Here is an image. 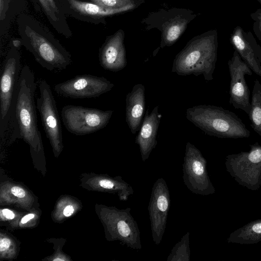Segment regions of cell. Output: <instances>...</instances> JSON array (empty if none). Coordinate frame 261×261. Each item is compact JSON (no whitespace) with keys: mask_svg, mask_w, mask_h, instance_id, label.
<instances>
[{"mask_svg":"<svg viewBox=\"0 0 261 261\" xmlns=\"http://www.w3.org/2000/svg\"><path fill=\"white\" fill-rule=\"evenodd\" d=\"M35 80L30 67L23 66L13 99L7 135L12 140L23 139L33 151L38 152L42 150V142L35 103Z\"/></svg>","mask_w":261,"mask_h":261,"instance_id":"1","label":"cell"},{"mask_svg":"<svg viewBox=\"0 0 261 261\" xmlns=\"http://www.w3.org/2000/svg\"><path fill=\"white\" fill-rule=\"evenodd\" d=\"M217 49L216 30L196 36L176 55L171 71L181 76L202 75L205 81H212L217 60Z\"/></svg>","mask_w":261,"mask_h":261,"instance_id":"2","label":"cell"},{"mask_svg":"<svg viewBox=\"0 0 261 261\" xmlns=\"http://www.w3.org/2000/svg\"><path fill=\"white\" fill-rule=\"evenodd\" d=\"M186 118L205 134L221 138H248L250 131L233 112L221 107L200 105L189 108Z\"/></svg>","mask_w":261,"mask_h":261,"instance_id":"3","label":"cell"},{"mask_svg":"<svg viewBox=\"0 0 261 261\" xmlns=\"http://www.w3.org/2000/svg\"><path fill=\"white\" fill-rule=\"evenodd\" d=\"M196 16L193 11L186 8H162L149 13L141 23L146 30L155 29L161 32L160 47L163 48L173 45Z\"/></svg>","mask_w":261,"mask_h":261,"instance_id":"4","label":"cell"},{"mask_svg":"<svg viewBox=\"0 0 261 261\" xmlns=\"http://www.w3.org/2000/svg\"><path fill=\"white\" fill-rule=\"evenodd\" d=\"M114 112L81 106L66 105L61 110V118L70 133L83 136L95 133L105 127Z\"/></svg>","mask_w":261,"mask_h":261,"instance_id":"5","label":"cell"},{"mask_svg":"<svg viewBox=\"0 0 261 261\" xmlns=\"http://www.w3.org/2000/svg\"><path fill=\"white\" fill-rule=\"evenodd\" d=\"M21 70L20 57L15 49L8 54L2 67L0 83V137L7 135L13 99Z\"/></svg>","mask_w":261,"mask_h":261,"instance_id":"6","label":"cell"},{"mask_svg":"<svg viewBox=\"0 0 261 261\" xmlns=\"http://www.w3.org/2000/svg\"><path fill=\"white\" fill-rule=\"evenodd\" d=\"M25 45L34 55L36 61L48 71L57 72L71 64V56L59 44L28 29Z\"/></svg>","mask_w":261,"mask_h":261,"instance_id":"7","label":"cell"},{"mask_svg":"<svg viewBox=\"0 0 261 261\" xmlns=\"http://www.w3.org/2000/svg\"><path fill=\"white\" fill-rule=\"evenodd\" d=\"M40 95L37 99V109L43 129L54 151L58 153L63 148L62 126L56 101L50 86L43 80L39 86Z\"/></svg>","mask_w":261,"mask_h":261,"instance_id":"8","label":"cell"},{"mask_svg":"<svg viewBox=\"0 0 261 261\" xmlns=\"http://www.w3.org/2000/svg\"><path fill=\"white\" fill-rule=\"evenodd\" d=\"M206 165V160L200 150L188 142L182 164V179L187 188L194 194L207 195L214 191L207 173Z\"/></svg>","mask_w":261,"mask_h":261,"instance_id":"9","label":"cell"},{"mask_svg":"<svg viewBox=\"0 0 261 261\" xmlns=\"http://www.w3.org/2000/svg\"><path fill=\"white\" fill-rule=\"evenodd\" d=\"M114 87V84L103 76L85 74L56 84L54 90L60 96L82 99L98 97Z\"/></svg>","mask_w":261,"mask_h":261,"instance_id":"10","label":"cell"},{"mask_svg":"<svg viewBox=\"0 0 261 261\" xmlns=\"http://www.w3.org/2000/svg\"><path fill=\"white\" fill-rule=\"evenodd\" d=\"M131 208H109L107 225L110 238L132 249L140 250L142 245L138 224L130 214Z\"/></svg>","mask_w":261,"mask_h":261,"instance_id":"11","label":"cell"},{"mask_svg":"<svg viewBox=\"0 0 261 261\" xmlns=\"http://www.w3.org/2000/svg\"><path fill=\"white\" fill-rule=\"evenodd\" d=\"M170 207L168 186L163 178H159L153 185L148 206L152 240L155 245H159L162 240Z\"/></svg>","mask_w":261,"mask_h":261,"instance_id":"12","label":"cell"},{"mask_svg":"<svg viewBox=\"0 0 261 261\" xmlns=\"http://www.w3.org/2000/svg\"><path fill=\"white\" fill-rule=\"evenodd\" d=\"M230 76L229 103L236 109L248 114L250 109V90L246 82V75H251L252 71L234 50L228 61Z\"/></svg>","mask_w":261,"mask_h":261,"instance_id":"13","label":"cell"},{"mask_svg":"<svg viewBox=\"0 0 261 261\" xmlns=\"http://www.w3.org/2000/svg\"><path fill=\"white\" fill-rule=\"evenodd\" d=\"M230 41L242 59L261 77V47L252 33L237 26L230 35Z\"/></svg>","mask_w":261,"mask_h":261,"instance_id":"14","label":"cell"},{"mask_svg":"<svg viewBox=\"0 0 261 261\" xmlns=\"http://www.w3.org/2000/svg\"><path fill=\"white\" fill-rule=\"evenodd\" d=\"M124 32L122 29L107 37L99 51V61L102 68L112 72L124 69L127 65L124 45Z\"/></svg>","mask_w":261,"mask_h":261,"instance_id":"15","label":"cell"},{"mask_svg":"<svg viewBox=\"0 0 261 261\" xmlns=\"http://www.w3.org/2000/svg\"><path fill=\"white\" fill-rule=\"evenodd\" d=\"M158 110L159 106H156L150 113L148 110L146 111L135 139V143L139 146L141 159L144 162L149 158L150 153L158 144V131L162 118Z\"/></svg>","mask_w":261,"mask_h":261,"instance_id":"16","label":"cell"},{"mask_svg":"<svg viewBox=\"0 0 261 261\" xmlns=\"http://www.w3.org/2000/svg\"><path fill=\"white\" fill-rule=\"evenodd\" d=\"M145 91L143 85L137 84L126 96L125 121L133 134L139 130L145 113Z\"/></svg>","mask_w":261,"mask_h":261,"instance_id":"17","label":"cell"},{"mask_svg":"<svg viewBox=\"0 0 261 261\" xmlns=\"http://www.w3.org/2000/svg\"><path fill=\"white\" fill-rule=\"evenodd\" d=\"M70 7L81 14L95 18H101L125 13L134 10L132 8L109 9L94 3L79 0H67Z\"/></svg>","mask_w":261,"mask_h":261,"instance_id":"18","label":"cell"},{"mask_svg":"<svg viewBox=\"0 0 261 261\" xmlns=\"http://www.w3.org/2000/svg\"><path fill=\"white\" fill-rule=\"evenodd\" d=\"M248 115L251 127L261 136V84L257 80L254 83L250 109Z\"/></svg>","mask_w":261,"mask_h":261,"instance_id":"19","label":"cell"},{"mask_svg":"<svg viewBox=\"0 0 261 261\" xmlns=\"http://www.w3.org/2000/svg\"><path fill=\"white\" fill-rule=\"evenodd\" d=\"M190 233L187 232L172 248L167 261H189L190 256Z\"/></svg>","mask_w":261,"mask_h":261,"instance_id":"20","label":"cell"},{"mask_svg":"<svg viewBox=\"0 0 261 261\" xmlns=\"http://www.w3.org/2000/svg\"><path fill=\"white\" fill-rule=\"evenodd\" d=\"M94 4L109 9L137 8L145 2L140 0H90Z\"/></svg>","mask_w":261,"mask_h":261,"instance_id":"21","label":"cell"},{"mask_svg":"<svg viewBox=\"0 0 261 261\" xmlns=\"http://www.w3.org/2000/svg\"><path fill=\"white\" fill-rule=\"evenodd\" d=\"M48 18L51 20L57 21L59 13V9L54 0H38Z\"/></svg>","mask_w":261,"mask_h":261,"instance_id":"22","label":"cell"},{"mask_svg":"<svg viewBox=\"0 0 261 261\" xmlns=\"http://www.w3.org/2000/svg\"><path fill=\"white\" fill-rule=\"evenodd\" d=\"M253 23V31L256 38L261 43V7L251 13Z\"/></svg>","mask_w":261,"mask_h":261,"instance_id":"23","label":"cell"},{"mask_svg":"<svg viewBox=\"0 0 261 261\" xmlns=\"http://www.w3.org/2000/svg\"><path fill=\"white\" fill-rule=\"evenodd\" d=\"M11 244L10 240L6 238H1L0 241V251L1 253L7 251Z\"/></svg>","mask_w":261,"mask_h":261,"instance_id":"24","label":"cell"},{"mask_svg":"<svg viewBox=\"0 0 261 261\" xmlns=\"http://www.w3.org/2000/svg\"><path fill=\"white\" fill-rule=\"evenodd\" d=\"M11 193L18 198H23L25 193L23 189L18 187H13L11 189Z\"/></svg>","mask_w":261,"mask_h":261,"instance_id":"25","label":"cell"},{"mask_svg":"<svg viewBox=\"0 0 261 261\" xmlns=\"http://www.w3.org/2000/svg\"><path fill=\"white\" fill-rule=\"evenodd\" d=\"M1 213L7 219H12L15 217L14 213L8 209H3L1 211Z\"/></svg>","mask_w":261,"mask_h":261,"instance_id":"26","label":"cell"},{"mask_svg":"<svg viewBox=\"0 0 261 261\" xmlns=\"http://www.w3.org/2000/svg\"><path fill=\"white\" fill-rule=\"evenodd\" d=\"M74 212V207L72 205L66 206L63 210V215L66 217L70 216Z\"/></svg>","mask_w":261,"mask_h":261,"instance_id":"27","label":"cell"},{"mask_svg":"<svg viewBox=\"0 0 261 261\" xmlns=\"http://www.w3.org/2000/svg\"><path fill=\"white\" fill-rule=\"evenodd\" d=\"M34 217V215L33 214H29L25 216H24L21 220V223L22 224L26 223L27 222L31 220Z\"/></svg>","mask_w":261,"mask_h":261,"instance_id":"28","label":"cell"},{"mask_svg":"<svg viewBox=\"0 0 261 261\" xmlns=\"http://www.w3.org/2000/svg\"><path fill=\"white\" fill-rule=\"evenodd\" d=\"M252 230L256 233H261V223L254 224L252 227Z\"/></svg>","mask_w":261,"mask_h":261,"instance_id":"29","label":"cell"},{"mask_svg":"<svg viewBox=\"0 0 261 261\" xmlns=\"http://www.w3.org/2000/svg\"><path fill=\"white\" fill-rule=\"evenodd\" d=\"M13 46L15 47H18L20 45L21 42L19 40H14L13 41Z\"/></svg>","mask_w":261,"mask_h":261,"instance_id":"30","label":"cell"},{"mask_svg":"<svg viewBox=\"0 0 261 261\" xmlns=\"http://www.w3.org/2000/svg\"><path fill=\"white\" fill-rule=\"evenodd\" d=\"M53 260H57V261L58 260H64V259H62V258H56L54 259Z\"/></svg>","mask_w":261,"mask_h":261,"instance_id":"31","label":"cell"},{"mask_svg":"<svg viewBox=\"0 0 261 261\" xmlns=\"http://www.w3.org/2000/svg\"><path fill=\"white\" fill-rule=\"evenodd\" d=\"M261 4V0H257Z\"/></svg>","mask_w":261,"mask_h":261,"instance_id":"32","label":"cell"},{"mask_svg":"<svg viewBox=\"0 0 261 261\" xmlns=\"http://www.w3.org/2000/svg\"><path fill=\"white\" fill-rule=\"evenodd\" d=\"M140 1H145V0H140Z\"/></svg>","mask_w":261,"mask_h":261,"instance_id":"33","label":"cell"}]
</instances>
